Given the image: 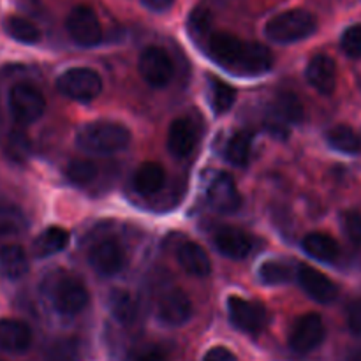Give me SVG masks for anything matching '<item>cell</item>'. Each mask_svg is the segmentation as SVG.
<instances>
[{
    "label": "cell",
    "instance_id": "39",
    "mask_svg": "<svg viewBox=\"0 0 361 361\" xmlns=\"http://www.w3.org/2000/svg\"><path fill=\"white\" fill-rule=\"evenodd\" d=\"M345 316H348V324L351 331L361 335V300H355V302L349 303Z\"/></svg>",
    "mask_w": 361,
    "mask_h": 361
},
{
    "label": "cell",
    "instance_id": "1",
    "mask_svg": "<svg viewBox=\"0 0 361 361\" xmlns=\"http://www.w3.org/2000/svg\"><path fill=\"white\" fill-rule=\"evenodd\" d=\"M208 51L221 66L240 74H263L274 63L271 51L259 42L242 41L228 32H214L208 37Z\"/></svg>",
    "mask_w": 361,
    "mask_h": 361
},
{
    "label": "cell",
    "instance_id": "14",
    "mask_svg": "<svg viewBox=\"0 0 361 361\" xmlns=\"http://www.w3.org/2000/svg\"><path fill=\"white\" fill-rule=\"evenodd\" d=\"M32 330L25 321L0 319V351L23 355L32 345Z\"/></svg>",
    "mask_w": 361,
    "mask_h": 361
},
{
    "label": "cell",
    "instance_id": "10",
    "mask_svg": "<svg viewBox=\"0 0 361 361\" xmlns=\"http://www.w3.org/2000/svg\"><path fill=\"white\" fill-rule=\"evenodd\" d=\"M229 319L238 330L245 334H259L268 324V312L261 303L231 296L228 298Z\"/></svg>",
    "mask_w": 361,
    "mask_h": 361
},
{
    "label": "cell",
    "instance_id": "12",
    "mask_svg": "<svg viewBox=\"0 0 361 361\" xmlns=\"http://www.w3.org/2000/svg\"><path fill=\"white\" fill-rule=\"evenodd\" d=\"M192 302L180 289L166 293L157 303V317L168 326H182L192 317Z\"/></svg>",
    "mask_w": 361,
    "mask_h": 361
},
{
    "label": "cell",
    "instance_id": "42",
    "mask_svg": "<svg viewBox=\"0 0 361 361\" xmlns=\"http://www.w3.org/2000/svg\"><path fill=\"white\" fill-rule=\"evenodd\" d=\"M348 361H361V353H356V355H353Z\"/></svg>",
    "mask_w": 361,
    "mask_h": 361
},
{
    "label": "cell",
    "instance_id": "8",
    "mask_svg": "<svg viewBox=\"0 0 361 361\" xmlns=\"http://www.w3.org/2000/svg\"><path fill=\"white\" fill-rule=\"evenodd\" d=\"M66 30L69 37L83 48L97 46L102 39L101 21L88 6H76L71 9L66 20Z\"/></svg>",
    "mask_w": 361,
    "mask_h": 361
},
{
    "label": "cell",
    "instance_id": "6",
    "mask_svg": "<svg viewBox=\"0 0 361 361\" xmlns=\"http://www.w3.org/2000/svg\"><path fill=\"white\" fill-rule=\"evenodd\" d=\"M49 302L62 316H76L88 305V291L76 279L62 277L49 288Z\"/></svg>",
    "mask_w": 361,
    "mask_h": 361
},
{
    "label": "cell",
    "instance_id": "16",
    "mask_svg": "<svg viewBox=\"0 0 361 361\" xmlns=\"http://www.w3.org/2000/svg\"><path fill=\"white\" fill-rule=\"evenodd\" d=\"M305 76L310 87H314L323 95L334 94L335 87H337V66H335L334 59H330L328 55L314 56L307 66Z\"/></svg>",
    "mask_w": 361,
    "mask_h": 361
},
{
    "label": "cell",
    "instance_id": "36",
    "mask_svg": "<svg viewBox=\"0 0 361 361\" xmlns=\"http://www.w3.org/2000/svg\"><path fill=\"white\" fill-rule=\"evenodd\" d=\"M210 25H212L210 11L203 9V7H197V9L192 11L189 20V27H190V32H192L196 37H203V35H208V37H210Z\"/></svg>",
    "mask_w": 361,
    "mask_h": 361
},
{
    "label": "cell",
    "instance_id": "24",
    "mask_svg": "<svg viewBox=\"0 0 361 361\" xmlns=\"http://www.w3.org/2000/svg\"><path fill=\"white\" fill-rule=\"evenodd\" d=\"M4 32L21 44H35L41 39V30L30 20L21 16H7L4 20Z\"/></svg>",
    "mask_w": 361,
    "mask_h": 361
},
{
    "label": "cell",
    "instance_id": "9",
    "mask_svg": "<svg viewBox=\"0 0 361 361\" xmlns=\"http://www.w3.org/2000/svg\"><path fill=\"white\" fill-rule=\"evenodd\" d=\"M326 335L323 317L316 312H309L295 321L289 334V348L298 355H307L319 348Z\"/></svg>",
    "mask_w": 361,
    "mask_h": 361
},
{
    "label": "cell",
    "instance_id": "40",
    "mask_svg": "<svg viewBox=\"0 0 361 361\" xmlns=\"http://www.w3.org/2000/svg\"><path fill=\"white\" fill-rule=\"evenodd\" d=\"M203 361H238L236 356L233 355L229 349L226 348H212L210 351L204 355Z\"/></svg>",
    "mask_w": 361,
    "mask_h": 361
},
{
    "label": "cell",
    "instance_id": "25",
    "mask_svg": "<svg viewBox=\"0 0 361 361\" xmlns=\"http://www.w3.org/2000/svg\"><path fill=\"white\" fill-rule=\"evenodd\" d=\"M109 310L113 317L122 324H133L137 317V305L133 295L123 289H115L109 295Z\"/></svg>",
    "mask_w": 361,
    "mask_h": 361
},
{
    "label": "cell",
    "instance_id": "30",
    "mask_svg": "<svg viewBox=\"0 0 361 361\" xmlns=\"http://www.w3.org/2000/svg\"><path fill=\"white\" fill-rule=\"evenodd\" d=\"M259 279L268 286L288 284L293 279V270L284 261H267L259 267Z\"/></svg>",
    "mask_w": 361,
    "mask_h": 361
},
{
    "label": "cell",
    "instance_id": "17",
    "mask_svg": "<svg viewBox=\"0 0 361 361\" xmlns=\"http://www.w3.org/2000/svg\"><path fill=\"white\" fill-rule=\"evenodd\" d=\"M298 282L303 291L316 300L317 303H331L338 295V289L326 275L310 267H302L298 270Z\"/></svg>",
    "mask_w": 361,
    "mask_h": 361
},
{
    "label": "cell",
    "instance_id": "4",
    "mask_svg": "<svg viewBox=\"0 0 361 361\" xmlns=\"http://www.w3.org/2000/svg\"><path fill=\"white\" fill-rule=\"evenodd\" d=\"M56 88L62 95L80 102H90L99 97L102 81L95 71L88 67H73L62 73L56 80Z\"/></svg>",
    "mask_w": 361,
    "mask_h": 361
},
{
    "label": "cell",
    "instance_id": "7",
    "mask_svg": "<svg viewBox=\"0 0 361 361\" xmlns=\"http://www.w3.org/2000/svg\"><path fill=\"white\" fill-rule=\"evenodd\" d=\"M137 69H140L141 78L145 83L154 88L168 87L169 81L175 74V66H173L171 56L168 51L159 46H148L141 51L140 60H137Z\"/></svg>",
    "mask_w": 361,
    "mask_h": 361
},
{
    "label": "cell",
    "instance_id": "28",
    "mask_svg": "<svg viewBox=\"0 0 361 361\" xmlns=\"http://www.w3.org/2000/svg\"><path fill=\"white\" fill-rule=\"evenodd\" d=\"M326 140L335 150L344 154H358L361 150V137L349 126H337L328 130Z\"/></svg>",
    "mask_w": 361,
    "mask_h": 361
},
{
    "label": "cell",
    "instance_id": "26",
    "mask_svg": "<svg viewBox=\"0 0 361 361\" xmlns=\"http://www.w3.org/2000/svg\"><path fill=\"white\" fill-rule=\"evenodd\" d=\"M250 147H252V134L240 130L226 145V161L233 166H245L250 159Z\"/></svg>",
    "mask_w": 361,
    "mask_h": 361
},
{
    "label": "cell",
    "instance_id": "37",
    "mask_svg": "<svg viewBox=\"0 0 361 361\" xmlns=\"http://www.w3.org/2000/svg\"><path fill=\"white\" fill-rule=\"evenodd\" d=\"M342 228L353 243L361 245V215L358 212H345L342 215Z\"/></svg>",
    "mask_w": 361,
    "mask_h": 361
},
{
    "label": "cell",
    "instance_id": "29",
    "mask_svg": "<svg viewBox=\"0 0 361 361\" xmlns=\"http://www.w3.org/2000/svg\"><path fill=\"white\" fill-rule=\"evenodd\" d=\"M27 228L23 214L9 204H0V238L20 235Z\"/></svg>",
    "mask_w": 361,
    "mask_h": 361
},
{
    "label": "cell",
    "instance_id": "31",
    "mask_svg": "<svg viewBox=\"0 0 361 361\" xmlns=\"http://www.w3.org/2000/svg\"><path fill=\"white\" fill-rule=\"evenodd\" d=\"M97 171V164L87 161V159H73L66 168V175L69 176L71 182L78 183V185H87V183L94 182Z\"/></svg>",
    "mask_w": 361,
    "mask_h": 361
},
{
    "label": "cell",
    "instance_id": "2",
    "mask_svg": "<svg viewBox=\"0 0 361 361\" xmlns=\"http://www.w3.org/2000/svg\"><path fill=\"white\" fill-rule=\"evenodd\" d=\"M130 143V130L116 122H92L76 134V147L85 154L113 155L126 150Z\"/></svg>",
    "mask_w": 361,
    "mask_h": 361
},
{
    "label": "cell",
    "instance_id": "22",
    "mask_svg": "<svg viewBox=\"0 0 361 361\" xmlns=\"http://www.w3.org/2000/svg\"><path fill=\"white\" fill-rule=\"evenodd\" d=\"M69 233L62 228H48L34 240L32 243V254L39 259L44 257L55 256V254L62 252L67 245H69Z\"/></svg>",
    "mask_w": 361,
    "mask_h": 361
},
{
    "label": "cell",
    "instance_id": "5",
    "mask_svg": "<svg viewBox=\"0 0 361 361\" xmlns=\"http://www.w3.org/2000/svg\"><path fill=\"white\" fill-rule=\"evenodd\" d=\"M7 106L18 123H34L44 115V95L28 83H16L7 95Z\"/></svg>",
    "mask_w": 361,
    "mask_h": 361
},
{
    "label": "cell",
    "instance_id": "15",
    "mask_svg": "<svg viewBox=\"0 0 361 361\" xmlns=\"http://www.w3.org/2000/svg\"><path fill=\"white\" fill-rule=\"evenodd\" d=\"M197 143V130L192 120L176 118L173 120L168 130V147L169 154L176 159L189 157Z\"/></svg>",
    "mask_w": 361,
    "mask_h": 361
},
{
    "label": "cell",
    "instance_id": "35",
    "mask_svg": "<svg viewBox=\"0 0 361 361\" xmlns=\"http://www.w3.org/2000/svg\"><path fill=\"white\" fill-rule=\"evenodd\" d=\"M341 46L351 59H361V25H353L342 34Z\"/></svg>",
    "mask_w": 361,
    "mask_h": 361
},
{
    "label": "cell",
    "instance_id": "23",
    "mask_svg": "<svg viewBox=\"0 0 361 361\" xmlns=\"http://www.w3.org/2000/svg\"><path fill=\"white\" fill-rule=\"evenodd\" d=\"M302 247L310 257L321 261V263H331V261L337 259L338 252H341L338 243L330 235H324V233H310V235H307L303 238Z\"/></svg>",
    "mask_w": 361,
    "mask_h": 361
},
{
    "label": "cell",
    "instance_id": "3",
    "mask_svg": "<svg viewBox=\"0 0 361 361\" xmlns=\"http://www.w3.org/2000/svg\"><path fill=\"white\" fill-rule=\"evenodd\" d=\"M317 20L305 9H291L277 14L264 25V35L279 44H289L310 37L316 32Z\"/></svg>",
    "mask_w": 361,
    "mask_h": 361
},
{
    "label": "cell",
    "instance_id": "18",
    "mask_svg": "<svg viewBox=\"0 0 361 361\" xmlns=\"http://www.w3.org/2000/svg\"><path fill=\"white\" fill-rule=\"evenodd\" d=\"M215 247L219 252L231 259H243L252 250V238L236 228H224L215 233Z\"/></svg>",
    "mask_w": 361,
    "mask_h": 361
},
{
    "label": "cell",
    "instance_id": "43",
    "mask_svg": "<svg viewBox=\"0 0 361 361\" xmlns=\"http://www.w3.org/2000/svg\"><path fill=\"white\" fill-rule=\"evenodd\" d=\"M358 87H360V90H361V76H360V80H358Z\"/></svg>",
    "mask_w": 361,
    "mask_h": 361
},
{
    "label": "cell",
    "instance_id": "32",
    "mask_svg": "<svg viewBox=\"0 0 361 361\" xmlns=\"http://www.w3.org/2000/svg\"><path fill=\"white\" fill-rule=\"evenodd\" d=\"M235 88L226 85L224 81L214 80V83H212V108H214L215 115H224L226 111H229V108L235 104Z\"/></svg>",
    "mask_w": 361,
    "mask_h": 361
},
{
    "label": "cell",
    "instance_id": "33",
    "mask_svg": "<svg viewBox=\"0 0 361 361\" xmlns=\"http://www.w3.org/2000/svg\"><path fill=\"white\" fill-rule=\"evenodd\" d=\"M4 152L13 161H25L30 155V141H28L27 134L20 133V130H11L4 140Z\"/></svg>",
    "mask_w": 361,
    "mask_h": 361
},
{
    "label": "cell",
    "instance_id": "20",
    "mask_svg": "<svg viewBox=\"0 0 361 361\" xmlns=\"http://www.w3.org/2000/svg\"><path fill=\"white\" fill-rule=\"evenodd\" d=\"M28 271V256L16 243L0 247V275L9 281H20Z\"/></svg>",
    "mask_w": 361,
    "mask_h": 361
},
{
    "label": "cell",
    "instance_id": "21",
    "mask_svg": "<svg viewBox=\"0 0 361 361\" xmlns=\"http://www.w3.org/2000/svg\"><path fill=\"white\" fill-rule=\"evenodd\" d=\"M166 173L161 164L155 162H145L136 169L133 176V187L141 196H152L157 194L164 187Z\"/></svg>",
    "mask_w": 361,
    "mask_h": 361
},
{
    "label": "cell",
    "instance_id": "38",
    "mask_svg": "<svg viewBox=\"0 0 361 361\" xmlns=\"http://www.w3.org/2000/svg\"><path fill=\"white\" fill-rule=\"evenodd\" d=\"M164 349L159 348V345H145L134 353V361H164Z\"/></svg>",
    "mask_w": 361,
    "mask_h": 361
},
{
    "label": "cell",
    "instance_id": "19",
    "mask_svg": "<svg viewBox=\"0 0 361 361\" xmlns=\"http://www.w3.org/2000/svg\"><path fill=\"white\" fill-rule=\"evenodd\" d=\"M178 263L187 274L194 275V277H208L212 271V263L210 257H208L207 250L201 245L194 242H187L183 245H180L178 252Z\"/></svg>",
    "mask_w": 361,
    "mask_h": 361
},
{
    "label": "cell",
    "instance_id": "11",
    "mask_svg": "<svg viewBox=\"0 0 361 361\" xmlns=\"http://www.w3.org/2000/svg\"><path fill=\"white\" fill-rule=\"evenodd\" d=\"M207 197L212 207L221 214H235L242 207V197L233 182V176L228 173H219L210 180Z\"/></svg>",
    "mask_w": 361,
    "mask_h": 361
},
{
    "label": "cell",
    "instance_id": "27",
    "mask_svg": "<svg viewBox=\"0 0 361 361\" xmlns=\"http://www.w3.org/2000/svg\"><path fill=\"white\" fill-rule=\"evenodd\" d=\"M274 111L277 113L279 118L286 120L289 123H300L303 120V115H305L302 101L293 92H281L277 95Z\"/></svg>",
    "mask_w": 361,
    "mask_h": 361
},
{
    "label": "cell",
    "instance_id": "13",
    "mask_svg": "<svg viewBox=\"0 0 361 361\" xmlns=\"http://www.w3.org/2000/svg\"><path fill=\"white\" fill-rule=\"evenodd\" d=\"M88 263L104 277L118 274L123 268V250L115 240H101L88 252Z\"/></svg>",
    "mask_w": 361,
    "mask_h": 361
},
{
    "label": "cell",
    "instance_id": "41",
    "mask_svg": "<svg viewBox=\"0 0 361 361\" xmlns=\"http://www.w3.org/2000/svg\"><path fill=\"white\" fill-rule=\"evenodd\" d=\"M175 0H141L145 7H148L150 11H155V13H162V11H168L169 7L173 6Z\"/></svg>",
    "mask_w": 361,
    "mask_h": 361
},
{
    "label": "cell",
    "instance_id": "34",
    "mask_svg": "<svg viewBox=\"0 0 361 361\" xmlns=\"http://www.w3.org/2000/svg\"><path fill=\"white\" fill-rule=\"evenodd\" d=\"M80 355V345L74 338H62L49 345L46 361H76Z\"/></svg>",
    "mask_w": 361,
    "mask_h": 361
}]
</instances>
